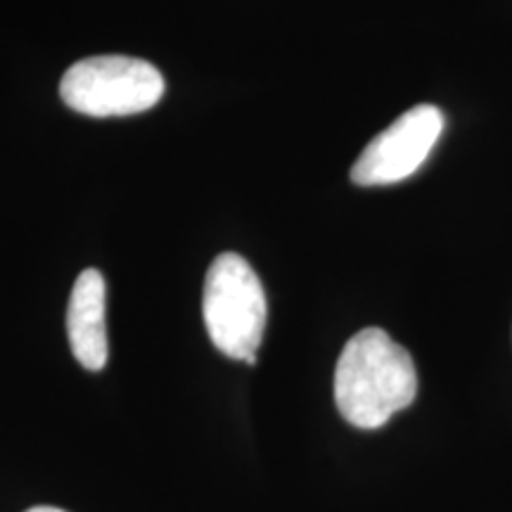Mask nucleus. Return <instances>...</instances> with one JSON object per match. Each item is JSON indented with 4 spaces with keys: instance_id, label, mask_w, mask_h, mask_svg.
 <instances>
[{
    "instance_id": "1",
    "label": "nucleus",
    "mask_w": 512,
    "mask_h": 512,
    "mask_svg": "<svg viewBox=\"0 0 512 512\" xmlns=\"http://www.w3.org/2000/svg\"><path fill=\"white\" fill-rule=\"evenodd\" d=\"M418 394L411 354L380 328H366L349 339L335 368V403L342 418L358 430L387 425Z\"/></svg>"
},
{
    "instance_id": "2",
    "label": "nucleus",
    "mask_w": 512,
    "mask_h": 512,
    "mask_svg": "<svg viewBox=\"0 0 512 512\" xmlns=\"http://www.w3.org/2000/svg\"><path fill=\"white\" fill-rule=\"evenodd\" d=\"M266 313L264 285L247 259L233 252L216 256L202 297L204 325L214 347L228 358L256 366Z\"/></svg>"
},
{
    "instance_id": "3",
    "label": "nucleus",
    "mask_w": 512,
    "mask_h": 512,
    "mask_svg": "<svg viewBox=\"0 0 512 512\" xmlns=\"http://www.w3.org/2000/svg\"><path fill=\"white\" fill-rule=\"evenodd\" d=\"M60 95L69 110L88 117H128L162 100L164 76L138 57H86L64 72Z\"/></svg>"
},
{
    "instance_id": "4",
    "label": "nucleus",
    "mask_w": 512,
    "mask_h": 512,
    "mask_svg": "<svg viewBox=\"0 0 512 512\" xmlns=\"http://www.w3.org/2000/svg\"><path fill=\"white\" fill-rule=\"evenodd\" d=\"M444 131V114L434 105H418L403 112L380 136H375L351 166V181L363 188L392 185L411 178Z\"/></svg>"
},
{
    "instance_id": "5",
    "label": "nucleus",
    "mask_w": 512,
    "mask_h": 512,
    "mask_svg": "<svg viewBox=\"0 0 512 512\" xmlns=\"http://www.w3.org/2000/svg\"><path fill=\"white\" fill-rule=\"evenodd\" d=\"M107 287L105 278L95 268H86L76 278L67 306V335L76 361L86 370L98 373L107 366Z\"/></svg>"
},
{
    "instance_id": "6",
    "label": "nucleus",
    "mask_w": 512,
    "mask_h": 512,
    "mask_svg": "<svg viewBox=\"0 0 512 512\" xmlns=\"http://www.w3.org/2000/svg\"><path fill=\"white\" fill-rule=\"evenodd\" d=\"M27 512H64L60 508H50V505H38V508H31Z\"/></svg>"
}]
</instances>
